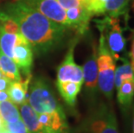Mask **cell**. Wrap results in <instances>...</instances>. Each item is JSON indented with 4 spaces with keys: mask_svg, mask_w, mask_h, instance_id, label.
<instances>
[{
    "mask_svg": "<svg viewBox=\"0 0 134 133\" xmlns=\"http://www.w3.org/2000/svg\"><path fill=\"white\" fill-rule=\"evenodd\" d=\"M83 84L90 94H94L98 87V65H97V50L93 48V53L88 56L82 67Z\"/></svg>",
    "mask_w": 134,
    "mask_h": 133,
    "instance_id": "cell-11",
    "label": "cell"
},
{
    "mask_svg": "<svg viewBox=\"0 0 134 133\" xmlns=\"http://www.w3.org/2000/svg\"><path fill=\"white\" fill-rule=\"evenodd\" d=\"M12 59L25 76L31 74L30 72L33 65V49L29 42L22 36L21 33L18 35L16 42L13 49Z\"/></svg>",
    "mask_w": 134,
    "mask_h": 133,
    "instance_id": "cell-8",
    "label": "cell"
},
{
    "mask_svg": "<svg viewBox=\"0 0 134 133\" xmlns=\"http://www.w3.org/2000/svg\"><path fill=\"white\" fill-rule=\"evenodd\" d=\"M42 124L40 133H68V124L63 110L49 113L37 114Z\"/></svg>",
    "mask_w": 134,
    "mask_h": 133,
    "instance_id": "cell-9",
    "label": "cell"
},
{
    "mask_svg": "<svg viewBox=\"0 0 134 133\" xmlns=\"http://www.w3.org/2000/svg\"><path fill=\"white\" fill-rule=\"evenodd\" d=\"M118 102L123 111L126 112L132 106L134 98V80H125L117 89Z\"/></svg>",
    "mask_w": 134,
    "mask_h": 133,
    "instance_id": "cell-15",
    "label": "cell"
},
{
    "mask_svg": "<svg viewBox=\"0 0 134 133\" xmlns=\"http://www.w3.org/2000/svg\"><path fill=\"white\" fill-rule=\"evenodd\" d=\"M133 133H134V118H133Z\"/></svg>",
    "mask_w": 134,
    "mask_h": 133,
    "instance_id": "cell-30",
    "label": "cell"
},
{
    "mask_svg": "<svg viewBox=\"0 0 134 133\" xmlns=\"http://www.w3.org/2000/svg\"><path fill=\"white\" fill-rule=\"evenodd\" d=\"M18 39V35L10 34L0 28V51L8 57L13 58V49Z\"/></svg>",
    "mask_w": 134,
    "mask_h": 133,
    "instance_id": "cell-19",
    "label": "cell"
},
{
    "mask_svg": "<svg viewBox=\"0 0 134 133\" xmlns=\"http://www.w3.org/2000/svg\"><path fill=\"white\" fill-rule=\"evenodd\" d=\"M0 69H1V67H0Z\"/></svg>",
    "mask_w": 134,
    "mask_h": 133,
    "instance_id": "cell-32",
    "label": "cell"
},
{
    "mask_svg": "<svg viewBox=\"0 0 134 133\" xmlns=\"http://www.w3.org/2000/svg\"><path fill=\"white\" fill-rule=\"evenodd\" d=\"M87 129L89 133H119L116 116L113 109L102 105L89 118Z\"/></svg>",
    "mask_w": 134,
    "mask_h": 133,
    "instance_id": "cell-5",
    "label": "cell"
},
{
    "mask_svg": "<svg viewBox=\"0 0 134 133\" xmlns=\"http://www.w3.org/2000/svg\"><path fill=\"white\" fill-rule=\"evenodd\" d=\"M0 28L7 33L15 34V35L20 34L18 24L9 16L6 15L2 10H0Z\"/></svg>",
    "mask_w": 134,
    "mask_h": 133,
    "instance_id": "cell-21",
    "label": "cell"
},
{
    "mask_svg": "<svg viewBox=\"0 0 134 133\" xmlns=\"http://www.w3.org/2000/svg\"><path fill=\"white\" fill-rule=\"evenodd\" d=\"M98 29L104 36L105 44L115 61L122 60L121 56L125 52L126 40L124 37L123 29L119 20L116 18L107 16L102 20L97 21Z\"/></svg>",
    "mask_w": 134,
    "mask_h": 133,
    "instance_id": "cell-4",
    "label": "cell"
},
{
    "mask_svg": "<svg viewBox=\"0 0 134 133\" xmlns=\"http://www.w3.org/2000/svg\"><path fill=\"white\" fill-rule=\"evenodd\" d=\"M21 119L30 133H40L42 131V124L39 123L37 113L30 106L28 101H25L20 106Z\"/></svg>",
    "mask_w": 134,
    "mask_h": 133,
    "instance_id": "cell-13",
    "label": "cell"
},
{
    "mask_svg": "<svg viewBox=\"0 0 134 133\" xmlns=\"http://www.w3.org/2000/svg\"><path fill=\"white\" fill-rule=\"evenodd\" d=\"M130 57H131V66L132 67V70L134 72V30H133V39L132 42V49H131V54H130Z\"/></svg>",
    "mask_w": 134,
    "mask_h": 133,
    "instance_id": "cell-26",
    "label": "cell"
},
{
    "mask_svg": "<svg viewBox=\"0 0 134 133\" xmlns=\"http://www.w3.org/2000/svg\"><path fill=\"white\" fill-rule=\"evenodd\" d=\"M32 76H26L24 80L21 81H11L7 93L10 97V100L15 105H22L26 100V94L28 92V86L30 83Z\"/></svg>",
    "mask_w": 134,
    "mask_h": 133,
    "instance_id": "cell-12",
    "label": "cell"
},
{
    "mask_svg": "<svg viewBox=\"0 0 134 133\" xmlns=\"http://www.w3.org/2000/svg\"><path fill=\"white\" fill-rule=\"evenodd\" d=\"M5 128L10 133H30L22 119L12 124H5Z\"/></svg>",
    "mask_w": 134,
    "mask_h": 133,
    "instance_id": "cell-23",
    "label": "cell"
},
{
    "mask_svg": "<svg viewBox=\"0 0 134 133\" xmlns=\"http://www.w3.org/2000/svg\"><path fill=\"white\" fill-rule=\"evenodd\" d=\"M10 100V97L8 95L7 92H4V91H0V102L4 100Z\"/></svg>",
    "mask_w": 134,
    "mask_h": 133,
    "instance_id": "cell-27",
    "label": "cell"
},
{
    "mask_svg": "<svg viewBox=\"0 0 134 133\" xmlns=\"http://www.w3.org/2000/svg\"><path fill=\"white\" fill-rule=\"evenodd\" d=\"M10 83H11V81L9 79H8L6 76L3 75L2 77L0 78V91L7 92Z\"/></svg>",
    "mask_w": 134,
    "mask_h": 133,
    "instance_id": "cell-25",
    "label": "cell"
},
{
    "mask_svg": "<svg viewBox=\"0 0 134 133\" xmlns=\"http://www.w3.org/2000/svg\"><path fill=\"white\" fill-rule=\"evenodd\" d=\"M28 103L37 114L63 110L44 79L36 78L30 84Z\"/></svg>",
    "mask_w": 134,
    "mask_h": 133,
    "instance_id": "cell-3",
    "label": "cell"
},
{
    "mask_svg": "<svg viewBox=\"0 0 134 133\" xmlns=\"http://www.w3.org/2000/svg\"><path fill=\"white\" fill-rule=\"evenodd\" d=\"M131 0H107L105 5V14L110 18H118L125 14Z\"/></svg>",
    "mask_w": 134,
    "mask_h": 133,
    "instance_id": "cell-20",
    "label": "cell"
},
{
    "mask_svg": "<svg viewBox=\"0 0 134 133\" xmlns=\"http://www.w3.org/2000/svg\"><path fill=\"white\" fill-rule=\"evenodd\" d=\"M3 75H4V74H3V73H2V71H1V69H0V78H1Z\"/></svg>",
    "mask_w": 134,
    "mask_h": 133,
    "instance_id": "cell-29",
    "label": "cell"
},
{
    "mask_svg": "<svg viewBox=\"0 0 134 133\" xmlns=\"http://www.w3.org/2000/svg\"><path fill=\"white\" fill-rule=\"evenodd\" d=\"M0 133H10L9 131H7L6 130V128H3V129H0Z\"/></svg>",
    "mask_w": 134,
    "mask_h": 133,
    "instance_id": "cell-28",
    "label": "cell"
},
{
    "mask_svg": "<svg viewBox=\"0 0 134 133\" xmlns=\"http://www.w3.org/2000/svg\"><path fill=\"white\" fill-rule=\"evenodd\" d=\"M132 7H133V10H134V0H133V3H132Z\"/></svg>",
    "mask_w": 134,
    "mask_h": 133,
    "instance_id": "cell-31",
    "label": "cell"
},
{
    "mask_svg": "<svg viewBox=\"0 0 134 133\" xmlns=\"http://www.w3.org/2000/svg\"><path fill=\"white\" fill-rule=\"evenodd\" d=\"M57 2L64 10H68L74 7H79L82 5L80 0H57Z\"/></svg>",
    "mask_w": 134,
    "mask_h": 133,
    "instance_id": "cell-24",
    "label": "cell"
},
{
    "mask_svg": "<svg viewBox=\"0 0 134 133\" xmlns=\"http://www.w3.org/2000/svg\"><path fill=\"white\" fill-rule=\"evenodd\" d=\"M29 6L34 8L49 20L67 27L66 10H64L57 0H22Z\"/></svg>",
    "mask_w": 134,
    "mask_h": 133,
    "instance_id": "cell-7",
    "label": "cell"
},
{
    "mask_svg": "<svg viewBox=\"0 0 134 133\" xmlns=\"http://www.w3.org/2000/svg\"><path fill=\"white\" fill-rule=\"evenodd\" d=\"M77 39L73 40L70 43L69 49L57 69V82L72 81L83 85V71L82 67L77 65L74 59V51Z\"/></svg>",
    "mask_w": 134,
    "mask_h": 133,
    "instance_id": "cell-6",
    "label": "cell"
},
{
    "mask_svg": "<svg viewBox=\"0 0 134 133\" xmlns=\"http://www.w3.org/2000/svg\"><path fill=\"white\" fill-rule=\"evenodd\" d=\"M91 13L83 5L66 10L68 28H73L79 35H84L88 30L89 22L92 18Z\"/></svg>",
    "mask_w": 134,
    "mask_h": 133,
    "instance_id": "cell-10",
    "label": "cell"
},
{
    "mask_svg": "<svg viewBox=\"0 0 134 133\" xmlns=\"http://www.w3.org/2000/svg\"><path fill=\"white\" fill-rule=\"evenodd\" d=\"M0 116L4 124H12L21 119L18 107L10 100L0 102Z\"/></svg>",
    "mask_w": 134,
    "mask_h": 133,
    "instance_id": "cell-17",
    "label": "cell"
},
{
    "mask_svg": "<svg viewBox=\"0 0 134 133\" xmlns=\"http://www.w3.org/2000/svg\"><path fill=\"white\" fill-rule=\"evenodd\" d=\"M18 24L20 33L37 54H46L63 41L67 27L49 20L22 0H12L0 8Z\"/></svg>",
    "mask_w": 134,
    "mask_h": 133,
    "instance_id": "cell-1",
    "label": "cell"
},
{
    "mask_svg": "<svg viewBox=\"0 0 134 133\" xmlns=\"http://www.w3.org/2000/svg\"><path fill=\"white\" fill-rule=\"evenodd\" d=\"M107 0H87L83 6L89 11L92 16L105 14V5Z\"/></svg>",
    "mask_w": 134,
    "mask_h": 133,
    "instance_id": "cell-22",
    "label": "cell"
},
{
    "mask_svg": "<svg viewBox=\"0 0 134 133\" xmlns=\"http://www.w3.org/2000/svg\"><path fill=\"white\" fill-rule=\"evenodd\" d=\"M134 80V72L131 66L130 61L127 60L123 61V64L119 66L115 69L114 73V86L118 89L121 84L125 80Z\"/></svg>",
    "mask_w": 134,
    "mask_h": 133,
    "instance_id": "cell-18",
    "label": "cell"
},
{
    "mask_svg": "<svg viewBox=\"0 0 134 133\" xmlns=\"http://www.w3.org/2000/svg\"><path fill=\"white\" fill-rule=\"evenodd\" d=\"M98 65V87L108 100H112L114 89L115 60L108 50L104 36L100 34L97 51Z\"/></svg>",
    "mask_w": 134,
    "mask_h": 133,
    "instance_id": "cell-2",
    "label": "cell"
},
{
    "mask_svg": "<svg viewBox=\"0 0 134 133\" xmlns=\"http://www.w3.org/2000/svg\"><path fill=\"white\" fill-rule=\"evenodd\" d=\"M0 67L3 74L10 81H21L22 76L19 68L13 59L8 57L0 51Z\"/></svg>",
    "mask_w": 134,
    "mask_h": 133,
    "instance_id": "cell-16",
    "label": "cell"
},
{
    "mask_svg": "<svg viewBox=\"0 0 134 133\" xmlns=\"http://www.w3.org/2000/svg\"><path fill=\"white\" fill-rule=\"evenodd\" d=\"M56 86L62 99L65 100L68 106H74L76 103L77 95L81 92L82 84L76 83L72 81L66 82H57L56 81Z\"/></svg>",
    "mask_w": 134,
    "mask_h": 133,
    "instance_id": "cell-14",
    "label": "cell"
}]
</instances>
